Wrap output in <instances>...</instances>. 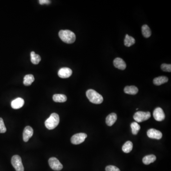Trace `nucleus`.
I'll return each instance as SVG.
<instances>
[{
    "label": "nucleus",
    "mask_w": 171,
    "mask_h": 171,
    "mask_svg": "<svg viewBox=\"0 0 171 171\" xmlns=\"http://www.w3.org/2000/svg\"><path fill=\"white\" fill-rule=\"evenodd\" d=\"M34 77L32 74L26 75L24 77L23 84L26 86H29L32 85V83L34 81Z\"/></svg>",
    "instance_id": "nucleus-18"
},
{
    "label": "nucleus",
    "mask_w": 171,
    "mask_h": 171,
    "mask_svg": "<svg viewBox=\"0 0 171 171\" xmlns=\"http://www.w3.org/2000/svg\"><path fill=\"white\" fill-rule=\"evenodd\" d=\"M154 119L157 121H162L165 119L164 112L161 107H157L154 110L153 112Z\"/></svg>",
    "instance_id": "nucleus-8"
},
{
    "label": "nucleus",
    "mask_w": 171,
    "mask_h": 171,
    "mask_svg": "<svg viewBox=\"0 0 171 171\" xmlns=\"http://www.w3.org/2000/svg\"><path fill=\"white\" fill-rule=\"evenodd\" d=\"M168 79L165 76H160L154 79L153 83L156 86H160L168 82Z\"/></svg>",
    "instance_id": "nucleus-15"
},
{
    "label": "nucleus",
    "mask_w": 171,
    "mask_h": 171,
    "mask_svg": "<svg viewBox=\"0 0 171 171\" xmlns=\"http://www.w3.org/2000/svg\"><path fill=\"white\" fill-rule=\"evenodd\" d=\"M72 71L71 69L69 68H61L58 71V76L61 78L66 79L68 78L72 75Z\"/></svg>",
    "instance_id": "nucleus-10"
},
{
    "label": "nucleus",
    "mask_w": 171,
    "mask_h": 171,
    "mask_svg": "<svg viewBox=\"0 0 171 171\" xmlns=\"http://www.w3.org/2000/svg\"><path fill=\"white\" fill-rule=\"evenodd\" d=\"M87 137V135L85 133H78L73 135L71 138V142L74 145H79L83 143Z\"/></svg>",
    "instance_id": "nucleus-6"
},
{
    "label": "nucleus",
    "mask_w": 171,
    "mask_h": 171,
    "mask_svg": "<svg viewBox=\"0 0 171 171\" xmlns=\"http://www.w3.org/2000/svg\"><path fill=\"white\" fill-rule=\"evenodd\" d=\"M30 57H31L30 61L34 64L36 65L38 64L41 61V58L40 55H38L34 52H31L30 53Z\"/></svg>",
    "instance_id": "nucleus-20"
},
{
    "label": "nucleus",
    "mask_w": 171,
    "mask_h": 171,
    "mask_svg": "<svg viewBox=\"0 0 171 171\" xmlns=\"http://www.w3.org/2000/svg\"><path fill=\"white\" fill-rule=\"evenodd\" d=\"M114 65L116 68L121 70H124L127 67L125 62L120 58H116L114 60Z\"/></svg>",
    "instance_id": "nucleus-13"
},
{
    "label": "nucleus",
    "mask_w": 171,
    "mask_h": 171,
    "mask_svg": "<svg viewBox=\"0 0 171 171\" xmlns=\"http://www.w3.org/2000/svg\"><path fill=\"white\" fill-rule=\"evenodd\" d=\"M124 92L126 94L129 95H136L138 92V89L134 86H126L124 88Z\"/></svg>",
    "instance_id": "nucleus-16"
},
{
    "label": "nucleus",
    "mask_w": 171,
    "mask_h": 171,
    "mask_svg": "<svg viewBox=\"0 0 171 171\" xmlns=\"http://www.w3.org/2000/svg\"><path fill=\"white\" fill-rule=\"evenodd\" d=\"M51 2L49 0H40L39 1V3L41 5H43V4H49L51 3Z\"/></svg>",
    "instance_id": "nucleus-28"
},
{
    "label": "nucleus",
    "mask_w": 171,
    "mask_h": 171,
    "mask_svg": "<svg viewBox=\"0 0 171 171\" xmlns=\"http://www.w3.org/2000/svg\"><path fill=\"white\" fill-rule=\"evenodd\" d=\"M60 123V117L57 114H52L45 122V125L47 128L49 130H52L56 128Z\"/></svg>",
    "instance_id": "nucleus-3"
},
{
    "label": "nucleus",
    "mask_w": 171,
    "mask_h": 171,
    "mask_svg": "<svg viewBox=\"0 0 171 171\" xmlns=\"http://www.w3.org/2000/svg\"><path fill=\"white\" fill-rule=\"evenodd\" d=\"M147 136L150 138L155 139L157 140L160 139L163 137L162 133L160 131L154 128L148 130L147 132Z\"/></svg>",
    "instance_id": "nucleus-9"
},
{
    "label": "nucleus",
    "mask_w": 171,
    "mask_h": 171,
    "mask_svg": "<svg viewBox=\"0 0 171 171\" xmlns=\"http://www.w3.org/2000/svg\"><path fill=\"white\" fill-rule=\"evenodd\" d=\"M25 104V101L20 97L16 98L12 100L11 103V106L14 110H18L21 108Z\"/></svg>",
    "instance_id": "nucleus-12"
},
{
    "label": "nucleus",
    "mask_w": 171,
    "mask_h": 171,
    "mask_svg": "<svg viewBox=\"0 0 171 171\" xmlns=\"http://www.w3.org/2000/svg\"><path fill=\"white\" fill-rule=\"evenodd\" d=\"M34 134V130L32 127L27 126L25 128L23 132V139L25 142L29 141L30 138L32 137Z\"/></svg>",
    "instance_id": "nucleus-11"
},
{
    "label": "nucleus",
    "mask_w": 171,
    "mask_h": 171,
    "mask_svg": "<svg viewBox=\"0 0 171 171\" xmlns=\"http://www.w3.org/2000/svg\"><path fill=\"white\" fill-rule=\"evenodd\" d=\"M59 35L61 40L66 43H73L76 40V35L75 34L68 29L60 30Z\"/></svg>",
    "instance_id": "nucleus-1"
},
{
    "label": "nucleus",
    "mask_w": 171,
    "mask_h": 171,
    "mask_svg": "<svg viewBox=\"0 0 171 171\" xmlns=\"http://www.w3.org/2000/svg\"><path fill=\"white\" fill-rule=\"evenodd\" d=\"M116 120H117V115L115 113H112L110 114L107 115L106 122L107 126L110 127L114 124Z\"/></svg>",
    "instance_id": "nucleus-14"
},
{
    "label": "nucleus",
    "mask_w": 171,
    "mask_h": 171,
    "mask_svg": "<svg viewBox=\"0 0 171 171\" xmlns=\"http://www.w3.org/2000/svg\"><path fill=\"white\" fill-rule=\"evenodd\" d=\"M142 33L143 35L145 38L150 37L151 35V30L150 28L147 25H144L142 27Z\"/></svg>",
    "instance_id": "nucleus-23"
},
{
    "label": "nucleus",
    "mask_w": 171,
    "mask_h": 171,
    "mask_svg": "<svg viewBox=\"0 0 171 171\" xmlns=\"http://www.w3.org/2000/svg\"><path fill=\"white\" fill-rule=\"evenodd\" d=\"M133 143H132L131 141H127L123 146V151L125 153H130L133 149Z\"/></svg>",
    "instance_id": "nucleus-22"
},
{
    "label": "nucleus",
    "mask_w": 171,
    "mask_h": 171,
    "mask_svg": "<svg viewBox=\"0 0 171 171\" xmlns=\"http://www.w3.org/2000/svg\"><path fill=\"white\" fill-rule=\"evenodd\" d=\"M86 96L91 103L95 104H100L103 101V97L95 90L88 89L86 92Z\"/></svg>",
    "instance_id": "nucleus-2"
},
{
    "label": "nucleus",
    "mask_w": 171,
    "mask_h": 171,
    "mask_svg": "<svg viewBox=\"0 0 171 171\" xmlns=\"http://www.w3.org/2000/svg\"><path fill=\"white\" fill-rule=\"evenodd\" d=\"M106 171H120L118 167L113 165H108L106 167Z\"/></svg>",
    "instance_id": "nucleus-27"
},
{
    "label": "nucleus",
    "mask_w": 171,
    "mask_h": 171,
    "mask_svg": "<svg viewBox=\"0 0 171 171\" xmlns=\"http://www.w3.org/2000/svg\"><path fill=\"white\" fill-rule=\"evenodd\" d=\"M11 164L16 171H24V167L22 164L21 158L18 155L12 156L11 160Z\"/></svg>",
    "instance_id": "nucleus-4"
},
{
    "label": "nucleus",
    "mask_w": 171,
    "mask_h": 171,
    "mask_svg": "<svg viewBox=\"0 0 171 171\" xmlns=\"http://www.w3.org/2000/svg\"><path fill=\"white\" fill-rule=\"evenodd\" d=\"M131 128L132 129V133L134 135H137L140 129V126L136 122L131 123Z\"/></svg>",
    "instance_id": "nucleus-24"
},
{
    "label": "nucleus",
    "mask_w": 171,
    "mask_h": 171,
    "mask_svg": "<svg viewBox=\"0 0 171 171\" xmlns=\"http://www.w3.org/2000/svg\"><path fill=\"white\" fill-rule=\"evenodd\" d=\"M135 43H136V41L134 38L130 36L128 34L126 35L125 40H124V44L126 46L128 47L131 46L132 45H134Z\"/></svg>",
    "instance_id": "nucleus-21"
},
{
    "label": "nucleus",
    "mask_w": 171,
    "mask_h": 171,
    "mask_svg": "<svg viewBox=\"0 0 171 171\" xmlns=\"http://www.w3.org/2000/svg\"><path fill=\"white\" fill-rule=\"evenodd\" d=\"M49 164L50 167L54 171H61L63 168V165L57 158L51 157L49 160Z\"/></svg>",
    "instance_id": "nucleus-7"
},
{
    "label": "nucleus",
    "mask_w": 171,
    "mask_h": 171,
    "mask_svg": "<svg viewBox=\"0 0 171 171\" xmlns=\"http://www.w3.org/2000/svg\"><path fill=\"white\" fill-rule=\"evenodd\" d=\"M161 69L163 71L170 72L171 71V64H163L161 66Z\"/></svg>",
    "instance_id": "nucleus-25"
},
{
    "label": "nucleus",
    "mask_w": 171,
    "mask_h": 171,
    "mask_svg": "<svg viewBox=\"0 0 171 171\" xmlns=\"http://www.w3.org/2000/svg\"><path fill=\"white\" fill-rule=\"evenodd\" d=\"M6 132V128L2 118H0V133H4Z\"/></svg>",
    "instance_id": "nucleus-26"
},
{
    "label": "nucleus",
    "mask_w": 171,
    "mask_h": 171,
    "mask_svg": "<svg viewBox=\"0 0 171 171\" xmlns=\"http://www.w3.org/2000/svg\"><path fill=\"white\" fill-rule=\"evenodd\" d=\"M151 117V114L149 112L138 111L135 113L134 119L137 122H142L148 120Z\"/></svg>",
    "instance_id": "nucleus-5"
},
{
    "label": "nucleus",
    "mask_w": 171,
    "mask_h": 171,
    "mask_svg": "<svg viewBox=\"0 0 171 171\" xmlns=\"http://www.w3.org/2000/svg\"><path fill=\"white\" fill-rule=\"evenodd\" d=\"M156 159V156H155V155H148L143 158V162L144 164L148 165L151 163H154Z\"/></svg>",
    "instance_id": "nucleus-17"
},
{
    "label": "nucleus",
    "mask_w": 171,
    "mask_h": 171,
    "mask_svg": "<svg viewBox=\"0 0 171 171\" xmlns=\"http://www.w3.org/2000/svg\"><path fill=\"white\" fill-rule=\"evenodd\" d=\"M53 100L56 102H65L67 101V97L65 95L55 94L53 96Z\"/></svg>",
    "instance_id": "nucleus-19"
}]
</instances>
